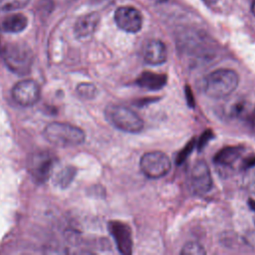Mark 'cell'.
Returning <instances> with one entry per match:
<instances>
[{
	"label": "cell",
	"instance_id": "cell-5",
	"mask_svg": "<svg viewBox=\"0 0 255 255\" xmlns=\"http://www.w3.org/2000/svg\"><path fill=\"white\" fill-rule=\"evenodd\" d=\"M139 167L146 177L156 179L164 176L170 170L171 163L165 153L161 151H148L141 156Z\"/></svg>",
	"mask_w": 255,
	"mask_h": 255
},
{
	"label": "cell",
	"instance_id": "cell-14",
	"mask_svg": "<svg viewBox=\"0 0 255 255\" xmlns=\"http://www.w3.org/2000/svg\"><path fill=\"white\" fill-rule=\"evenodd\" d=\"M136 83L141 88L155 91L161 89L165 85L166 76L162 74L144 72L137 78Z\"/></svg>",
	"mask_w": 255,
	"mask_h": 255
},
{
	"label": "cell",
	"instance_id": "cell-19",
	"mask_svg": "<svg viewBox=\"0 0 255 255\" xmlns=\"http://www.w3.org/2000/svg\"><path fill=\"white\" fill-rule=\"evenodd\" d=\"M180 253L183 255H204L206 251L203 246L197 242H187L182 247Z\"/></svg>",
	"mask_w": 255,
	"mask_h": 255
},
{
	"label": "cell",
	"instance_id": "cell-23",
	"mask_svg": "<svg viewBox=\"0 0 255 255\" xmlns=\"http://www.w3.org/2000/svg\"><path fill=\"white\" fill-rule=\"evenodd\" d=\"M154 2H164L165 0H153Z\"/></svg>",
	"mask_w": 255,
	"mask_h": 255
},
{
	"label": "cell",
	"instance_id": "cell-21",
	"mask_svg": "<svg viewBox=\"0 0 255 255\" xmlns=\"http://www.w3.org/2000/svg\"><path fill=\"white\" fill-rule=\"evenodd\" d=\"M206 4H209V5H212V4H215L216 2H218L219 0H203Z\"/></svg>",
	"mask_w": 255,
	"mask_h": 255
},
{
	"label": "cell",
	"instance_id": "cell-6",
	"mask_svg": "<svg viewBox=\"0 0 255 255\" xmlns=\"http://www.w3.org/2000/svg\"><path fill=\"white\" fill-rule=\"evenodd\" d=\"M54 165V157L47 151H38L33 153L28 160V170L39 184H42L50 177Z\"/></svg>",
	"mask_w": 255,
	"mask_h": 255
},
{
	"label": "cell",
	"instance_id": "cell-1",
	"mask_svg": "<svg viewBox=\"0 0 255 255\" xmlns=\"http://www.w3.org/2000/svg\"><path fill=\"white\" fill-rule=\"evenodd\" d=\"M239 84L238 74L231 69H218L203 80V92L212 99H224L230 96Z\"/></svg>",
	"mask_w": 255,
	"mask_h": 255
},
{
	"label": "cell",
	"instance_id": "cell-17",
	"mask_svg": "<svg viewBox=\"0 0 255 255\" xmlns=\"http://www.w3.org/2000/svg\"><path fill=\"white\" fill-rule=\"evenodd\" d=\"M30 0H0V11L11 12L20 10L28 5Z\"/></svg>",
	"mask_w": 255,
	"mask_h": 255
},
{
	"label": "cell",
	"instance_id": "cell-15",
	"mask_svg": "<svg viewBox=\"0 0 255 255\" xmlns=\"http://www.w3.org/2000/svg\"><path fill=\"white\" fill-rule=\"evenodd\" d=\"M241 146H228L221 149L214 157V161L220 166H230L232 165L241 155Z\"/></svg>",
	"mask_w": 255,
	"mask_h": 255
},
{
	"label": "cell",
	"instance_id": "cell-10",
	"mask_svg": "<svg viewBox=\"0 0 255 255\" xmlns=\"http://www.w3.org/2000/svg\"><path fill=\"white\" fill-rule=\"evenodd\" d=\"M109 228L111 234L115 238L117 247L122 254L128 255L132 252L131 230L128 225L119 221L110 222Z\"/></svg>",
	"mask_w": 255,
	"mask_h": 255
},
{
	"label": "cell",
	"instance_id": "cell-4",
	"mask_svg": "<svg viewBox=\"0 0 255 255\" xmlns=\"http://www.w3.org/2000/svg\"><path fill=\"white\" fill-rule=\"evenodd\" d=\"M3 60L10 71L18 75H26L30 72L33 63L31 49L22 43H10L2 49Z\"/></svg>",
	"mask_w": 255,
	"mask_h": 255
},
{
	"label": "cell",
	"instance_id": "cell-22",
	"mask_svg": "<svg viewBox=\"0 0 255 255\" xmlns=\"http://www.w3.org/2000/svg\"><path fill=\"white\" fill-rule=\"evenodd\" d=\"M251 12L255 15V0H253L251 4Z\"/></svg>",
	"mask_w": 255,
	"mask_h": 255
},
{
	"label": "cell",
	"instance_id": "cell-7",
	"mask_svg": "<svg viewBox=\"0 0 255 255\" xmlns=\"http://www.w3.org/2000/svg\"><path fill=\"white\" fill-rule=\"evenodd\" d=\"M11 94L19 106L31 107L40 99V87L33 80H23L14 85Z\"/></svg>",
	"mask_w": 255,
	"mask_h": 255
},
{
	"label": "cell",
	"instance_id": "cell-20",
	"mask_svg": "<svg viewBox=\"0 0 255 255\" xmlns=\"http://www.w3.org/2000/svg\"><path fill=\"white\" fill-rule=\"evenodd\" d=\"M243 183L249 192L255 193V167L248 170V172L244 176Z\"/></svg>",
	"mask_w": 255,
	"mask_h": 255
},
{
	"label": "cell",
	"instance_id": "cell-3",
	"mask_svg": "<svg viewBox=\"0 0 255 255\" xmlns=\"http://www.w3.org/2000/svg\"><path fill=\"white\" fill-rule=\"evenodd\" d=\"M105 115L111 125L122 131L137 133L143 128V121L141 118L126 106L117 104L109 105L106 108Z\"/></svg>",
	"mask_w": 255,
	"mask_h": 255
},
{
	"label": "cell",
	"instance_id": "cell-2",
	"mask_svg": "<svg viewBox=\"0 0 255 255\" xmlns=\"http://www.w3.org/2000/svg\"><path fill=\"white\" fill-rule=\"evenodd\" d=\"M45 138L58 146L78 145L85 141L86 134L80 128L66 124L54 122L49 124L44 129Z\"/></svg>",
	"mask_w": 255,
	"mask_h": 255
},
{
	"label": "cell",
	"instance_id": "cell-12",
	"mask_svg": "<svg viewBox=\"0 0 255 255\" xmlns=\"http://www.w3.org/2000/svg\"><path fill=\"white\" fill-rule=\"evenodd\" d=\"M99 22L100 15L98 13L86 14L77 20L74 26V33L78 38H87L96 31Z\"/></svg>",
	"mask_w": 255,
	"mask_h": 255
},
{
	"label": "cell",
	"instance_id": "cell-11",
	"mask_svg": "<svg viewBox=\"0 0 255 255\" xmlns=\"http://www.w3.org/2000/svg\"><path fill=\"white\" fill-rule=\"evenodd\" d=\"M167 51L164 43L159 40L149 41L143 50L144 61L149 65H160L166 61Z\"/></svg>",
	"mask_w": 255,
	"mask_h": 255
},
{
	"label": "cell",
	"instance_id": "cell-18",
	"mask_svg": "<svg viewBox=\"0 0 255 255\" xmlns=\"http://www.w3.org/2000/svg\"><path fill=\"white\" fill-rule=\"evenodd\" d=\"M77 93L84 99H93L96 97L97 88L91 83H82L77 87Z\"/></svg>",
	"mask_w": 255,
	"mask_h": 255
},
{
	"label": "cell",
	"instance_id": "cell-9",
	"mask_svg": "<svg viewBox=\"0 0 255 255\" xmlns=\"http://www.w3.org/2000/svg\"><path fill=\"white\" fill-rule=\"evenodd\" d=\"M190 184L198 194L207 193L212 187V177L207 163L203 160L196 161L190 172Z\"/></svg>",
	"mask_w": 255,
	"mask_h": 255
},
{
	"label": "cell",
	"instance_id": "cell-13",
	"mask_svg": "<svg viewBox=\"0 0 255 255\" xmlns=\"http://www.w3.org/2000/svg\"><path fill=\"white\" fill-rule=\"evenodd\" d=\"M28 25V19L25 15L16 13L5 17L0 22V31L4 33H19Z\"/></svg>",
	"mask_w": 255,
	"mask_h": 255
},
{
	"label": "cell",
	"instance_id": "cell-16",
	"mask_svg": "<svg viewBox=\"0 0 255 255\" xmlns=\"http://www.w3.org/2000/svg\"><path fill=\"white\" fill-rule=\"evenodd\" d=\"M75 174H76V169L72 166H68L57 173L55 182L61 187H67L75 177Z\"/></svg>",
	"mask_w": 255,
	"mask_h": 255
},
{
	"label": "cell",
	"instance_id": "cell-8",
	"mask_svg": "<svg viewBox=\"0 0 255 255\" xmlns=\"http://www.w3.org/2000/svg\"><path fill=\"white\" fill-rule=\"evenodd\" d=\"M115 21L118 27L128 33H136L142 25L140 12L130 6H123L116 10Z\"/></svg>",
	"mask_w": 255,
	"mask_h": 255
}]
</instances>
